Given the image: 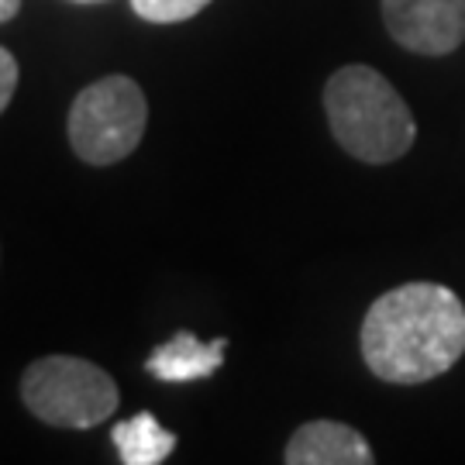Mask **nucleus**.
Returning <instances> with one entry per match:
<instances>
[{
    "mask_svg": "<svg viewBox=\"0 0 465 465\" xmlns=\"http://www.w3.org/2000/svg\"><path fill=\"white\" fill-rule=\"evenodd\" d=\"M149 121V104L132 76H104L76 94L69 107V145L90 166L128 159Z\"/></svg>",
    "mask_w": 465,
    "mask_h": 465,
    "instance_id": "nucleus-4",
    "label": "nucleus"
},
{
    "mask_svg": "<svg viewBox=\"0 0 465 465\" xmlns=\"http://www.w3.org/2000/svg\"><path fill=\"white\" fill-rule=\"evenodd\" d=\"M282 459L290 465H369L372 449L351 424L311 420L286 441Z\"/></svg>",
    "mask_w": 465,
    "mask_h": 465,
    "instance_id": "nucleus-6",
    "label": "nucleus"
},
{
    "mask_svg": "<svg viewBox=\"0 0 465 465\" xmlns=\"http://www.w3.org/2000/svg\"><path fill=\"white\" fill-rule=\"evenodd\" d=\"M21 7V0H0V21H11Z\"/></svg>",
    "mask_w": 465,
    "mask_h": 465,
    "instance_id": "nucleus-11",
    "label": "nucleus"
},
{
    "mask_svg": "<svg viewBox=\"0 0 465 465\" xmlns=\"http://www.w3.org/2000/svg\"><path fill=\"white\" fill-rule=\"evenodd\" d=\"M21 400L52 428L86 431L117 411V382L100 366L73 355H45L25 369Z\"/></svg>",
    "mask_w": 465,
    "mask_h": 465,
    "instance_id": "nucleus-3",
    "label": "nucleus"
},
{
    "mask_svg": "<svg viewBox=\"0 0 465 465\" xmlns=\"http://www.w3.org/2000/svg\"><path fill=\"white\" fill-rule=\"evenodd\" d=\"M15 90H17V59L0 45V114L11 104Z\"/></svg>",
    "mask_w": 465,
    "mask_h": 465,
    "instance_id": "nucleus-10",
    "label": "nucleus"
},
{
    "mask_svg": "<svg viewBox=\"0 0 465 465\" xmlns=\"http://www.w3.org/2000/svg\"><path fill=\"white\" fill-rule=\"evenodd\" d=\"M73 4H100V0H73Z\"/></svg>",
    "mask_w": 465,
    "mask_h": 465,
    "instance_id": "nucleus-12",
    "label": "nucleus"
},
{
    "mask_svg": "<svg viewBox=\"0 0 465 465\" xmlns=\"http://www.w3.org/2000/svg\"><path fill=\"white\" fill-rule=\"evenodd\" d=\"M111 441H114V449L124 465H159L166 462L169 451L176 449V434L166 431L149 411L114 424Z\"/></svg>",
    "mask_w": 465,
    "mask_h": 465,
    "instance_id": "nucleus-8",
    "label": "nucleus"
},
{
    "mask_svg": "<svg viewBox=\"0 0 465 465\" xmlns=\"http://www.w3.org/2000/svg\"><path fill=\"white\" fill-rule=\"evenodd\" d=\"M397 45L417 55H449L465 38V0H382Z\"/></svg>",
    "mask_w": 465,
    "mask_h": 465,
    "instance_id": "nucleus-5",
    "label": "nucleus"
},
{
    "mask_svg": "<svg viewBox=\"0 0 465 465\" xmlns=\"http://www.w3.org/2000/svg\"><path fill=\"white\" fill-rule=\"evenodd\" d=\"M224 349H228V338L200 341L197 334L180 331L176 338H169L166 345H159V349L152 351L145 369L163 382L203 380V376H214L217 369H221Z\"/></svg>",
    "mask_w": 465,
    "mask_h": 465,
    "instance_id": "nucleus-7",
    "label": "nucleus"
},
{
    "mask_svg": "<svg viewBox=\"0 0 465 465\" xmlns=\"http://www.w3.org/2000/svg\"><path fill=\"white\" fill-rule=\"evenodd\" d=\"M465 355V307L441 282H403L362 321V359L372 376L417 386L445 376Z\"/></svg>",
    "mask_w": 465,
    "mask_h": 465,
    "instance_id": "nucleus-1",
    "label": "nucleus"
},
{
    "mask_svg": "<svg viewBox=\"0 0 465 465\" xmlns=\"http://www.w3.org/2000/svg\"><path fill=\"white\" fill-rule=\"evenodd\" d=\"M211 0H132L134 15L155 25H176L186 17H197Z\"/></svg>",
    "mask_w": 465,
    "mask_h": 465,
    "instance_id": "nucleus-9",
    "label": "nucleus"
},
{
    "mask_svg": "<svg viewBox=\"0 0 465 465\" xmlns=\"http://www.w3.org/2000/svg\"><path fill=\"white\" fill-rule=\"evenodd\" d=\"M324 111L338 145L369 166H386L407 155L417 138L414 114L382 73L351 63L324 86Z\"/></svg>",
    "mask_w": 465,
    "mask_h": 465,
    "instance_id": "nucleus-2",
    "label": "nucleus"
}]
</instances>
